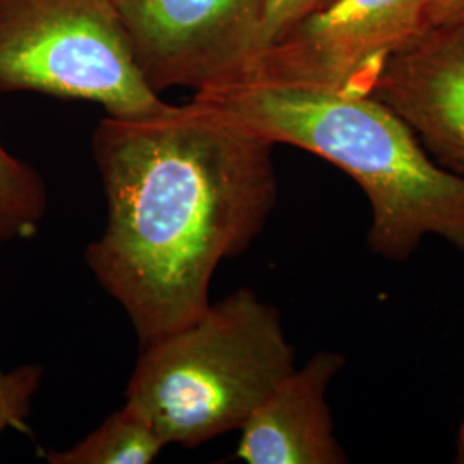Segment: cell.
I'll return each instance as SVG.
<instances>
[{
    "label": "cell",
    "instance_id": "8fae6325",
    "mask_svg": "<svg viewBox=\"0 0 464 464\" xmlns=\"http://www.w3.org/2000/svg\"><path fill=\"white\" fill-rule=\"evenodd\" d=\"M44 368L34 363L0 372V435L5 430L28 431V416L42 383Z\"/></svg>",
    "mask_w": 464,
    "mask_h": 464
},
{
    "label": "cell",
    "instance_id": "30bf717a",
    "mask_svg": "<svg viewBox=\"0 0 464 464\" xmlns=\"http://www.w3.org/2000/svg\"><path fill=\"white\" fill-rule=\"evenodd\" d=\"M47 207L44 178L0 143V243L34 237Z\"/></svg>",
    "mask_w": 464,
    "mask_h": 464
},
{
    "label": "cell",
    "instance_id": "6da1fadb",
    "mask_svg": "<svg viewBox=\"0 0 464 464\" xmlns=\"http://www.w3.org/2000/svg\"><path fill=\"white\" fill-rule=\"evenodd\" d=\"M92 151L107 222L86 266L143 348L203 315L218 266L264 231L277 201L274 145L191 99L103 117Z\"/></svg>",
    "mask_w": 464,
    "mask_h": 464
},
{
    "label": "cell",
    "instance_id": "7a4b0ae2",
    "mask_svg": "<svg viewBox=\"0 0 464 464\" xmlns=\"http://www.w3.org/2000/svg\"><path fill=\"white\" fill-rule=\"evenodd\" d=\"M268 143L344 170L372 208L368 246L410 258L429 236L464 253V179L439 166L410 126L366 93L236 80L193 93Z\"/></svg>",
    "mask_w": 464,
    "mask_h": 464
},
{
    "label": "cell",
    "instance_id": "ba28073f",
    "mask_svg": "<svg viewBox=\"0 0 464 464\" xmlns=\"http://www.w3.org/2000/svg\"><path fill=\"white\" fill-rule=\"evenodd\" d=\"M339 353L320 351L285 375L241 427L236 458L248 464H341L327 392L343 370Z\"/></svg>",
    "mask_w": 464,
    "mask_h": 464
},
{
    "label": "cell",
    "instance_id": "4fadbf2b",
    "mask_svg": "<svg viewBox=\"0 0 464 464\" xmlns=\"http://www.w3.org/2000/svg\"><path fill=\"white\" fill-rule=\"evenodd\" d=\"M429 26L464 28V0H429Z\"/></svg>",
    "mask_w": 464,
    "mask_h": 464
},
{
    "label": "cell",
    "instance_id": "9c48e42d",
    "mask_svg": "<svg viewBox=\"0 0 464 464\" xmlns=\"http://www.w3.org/2000/svg\"><path fill=\"white\" fill-rule=\"evenodd\" d=\"M164 448L149 420L124 402L83 440L45 458L50 464H150Z\"/></svg>",
    "mask_w": 464,
    "mask_h": 464
},
{
    "label": "cell",
    "instance_id": "8992f818",
    "mask_svg": "<svg viewBox=\"0 0 464 464\" xmlns=\"http://www.w3.org/2000/svg\"><path fill=\"white\" fill-rule=\"evenodd\" d=\"M147 83L199 90L248 67L266 0H111Z\"/></svg>",
    "mask_w": 464,
    "mask_h": 464
},
{
    "label": "cell",
    "instance_id": "277c9868",
    "mask_svg": "<svg viewBox=\"0 0 464 464\" xmlns=\"http://www.w3.org/2000/svg\"><path fill=\"white\" fill-rule=\"evenodd\" d=\"M17 92L92 102L112 117L167 105L111 0H0V93Z\"/></svg>",
    "mask_w": 464,
    "mask_h": 464
},
{
    "label": "cell",
    "instance_id": "7c38bea8",
    "mask_svg": "<svg viewBox=\"0 0 464 464\" xmlns=\"http://www.w3.org/2000/svg\"><path fill=\"white\" fill-rule=\"evenodd\" d=\"M334 0H266V13L262 17L258 34H256V45H255L253 59L260 52L268 49L274 42H277L289 30H293L303 19L325 9Z\"/></svg>",
    "mask_w": 464,
    "mask_h": 464
},
{
    "label": "cell",
    "instance_id": "3957f363",
    "mask_svg": "<svg viewBox=\"0 0 464 464\" xmlns=\"http://www.w3.org/2000/svg\"><path fill=\"white\" fill-rule=\"evenodd\" d=\"M295 368L277 308L237 289L189 325L143 346L126 404L149 420L166 446L198 448L241 430Z\"/></svg>",
    "mask_w": 464,
    "mask_h": 464
},
{
    "label": "cell",
    "instance_id": "5bb4252c",
    "mask_svg": "<svg viewBox=\"0 0 464 464\" xmlns=\"http://www.w3.org/2000/svg\"><path fill=\"white\" fill-rule=\"evenodd\" d=\"M459 458L464 463V427L461 429V433H459Z\"/></svg>",
    "mask_w": 464,
    "mask_h": 464
},
{
    "label": "cell",
    "instance_id": "5b68a950",
    "mask_svg": "<svg viewBox=\"0 0 464 464\" xmlns=\"http://www.w3.org/2000/svg\"><path fill=\"white\" fill-rule=\"evenodd\" d=\"M427 4L334 0L260 52L237 80L368 93L387 59L429 28Z\"/></svg>",
    "mask_w": 464,
    "mask_h": 464
},
{
    "label": "cell",
    "instance_id": "52a82bcc",
    "mask_svg": "<svg viewBox=\"0 0 464 464\" xmlns=\"http://www.w3.org/2000/svg\"><path fill=\"white\" fill-rule=\"evenodd\" d=\"M431 159L464 179V28L429 26L382 66L368 88Z\"/></svg>",
    "mask_w": 464,
    "mask_h": 464
}]
</instances>
